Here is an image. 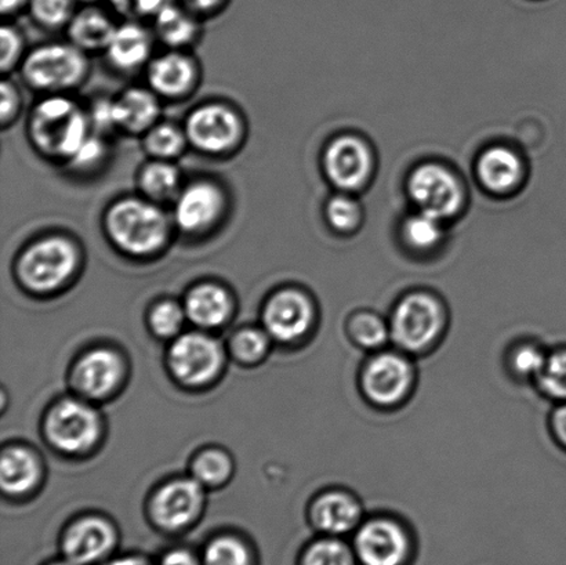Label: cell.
<instances>
[{
    "mask_svg": "<svg viewBox=\"0 0 566 565\" xmlns=\"http://www.w3.org/2000/svg\"><path fill=\"white\" fill-rule=\"evenodd\" d=\"M476 171L488 190L507 192L518 185L523 176V165L510 149L493 147L481 155Z\"/></svg>",
    "mask_w": 566,
    "mask_h": 565,
    "instance_id": "obj_24",
    "label": "cell"
},
{
    "mask_svg": "<svg viewBox=\"0 0 566 565\" xmlns=\"http://www.w3.org/2000/svg\"><path fill=\"white\" fill-rule=\"evenodd\" d=\"M151 91L166 98H180L198 80V66L190 55L170 52L154 59L148 65Z\"/></svg>",
    "mask_w": 566,
    "mask_h": 565,
    "instance_id": "obj_18",
    "label": "cell"
},
{
    "mask_svg": "<svg viewBox=\"0 0 566 565\" xmlns=\"http://www.w3.org/2000/svg\"><path fill=\"white\" fill-rule=\"evenodd\" d=\"M201 565H253V558L241 540L226 535L205 547Z\"/></svg>",
    "mask_w": 566,
    "mask_h": 565,
    "instance_id": "obj_31",
    "label": "cell"
},
{
    "mask_svg": "<svg viewBox=\"0 0 566 565\" xmlns=\"http://www.w3.org/2000/svg\"><path fill=\"white\" fill-rule=\"evenodd\" d=\"M81 253L76 243L64 236L43 237L21 253L17 274L28 290H59L75 274Z\"/></svg>",
    "mask_w": 566,
    "mask_h": 565,
    "instance_id": "obj_3",
    "label": "cell"
},
{
    "mask_svg": "<svg viewBox=\"0 0 566 565\" xmlns=\"http://www.w3.org/2000/svg\"><path fill=\"white\" fill-rule=\"evenodd\" d=\"M441 221L424 212L412 216L403 224L405 241L410 248L418 249V251H429L441 241Z\"/></svg>",
    "mask_w": 566,
    "mask_h": 565,
    "instance_id": "obj_32",
    "label": "cell"
},
{
    "mask_svg": "<svg viewBox=\"0 0 566 565\" xmlns=\"http://www.w3.org/2000/svg\"><path fill=\"white\" fill-rule=\"evenodd\" d=\"M66 27H69L71 43L85 53L107 50L116 28H118L107 13L93 4L75 11Z\"/></svg>",
    "mask_w": 566,
    "mask_h": 565,
    "instance_id": "obj_22",
    "label": "cell"
},
{
    "mask_svg": "<svg viewBox=\"0 0 566 565\" xmlns=\"http://www.w3.org/2000/svg\"><path fill=\"white\" fill-rule=\"evenodd\" d=\"M552 426L557 440L566 447V402L554 411Z\"/></svg>",
    "mask_w": 566,
    "mask_h": 565,
    "instance_id": "obj_45",
    "label": "cell"
},
{
    "mask_svg": "<svg viewBox=\"0 0 566 565\" xmlns=\"http://www.w3.org/2000/svg\"><path fill=\"white\" fill-rule=\"evenodd\" d=\"M443 325L446 313L440 301L427 293H412L394 308L390 335L401 350L420 353L441 336Z\"/></svg>",
    "mask_w": 566,
    "mask_h": 565,
    "instance_id": "obj_5",
    "label": "cell"
},
{
    "mask_svg": "<svg viewBox=\"0 0 566 565\" xmlns=\"http://www.w3.org/2000/svg\"><path fill=\"white\" fill-rule=\"evenodd\" d=\"M203 505L202 484L196 479L171 481L154 496L153 516L166 531H180L199 516Z\"/></svg>",
    "mask_w": 566,
    "mask_h": 565,
    "instance_id": "obj_13",
    "label": "cell"
},
{
    "mask_svg": "<svg viewBox=\"0 0 566 565\" xmlns=\"http://www.w3.org/2000/svg\"><path fill=\"white\" fill-rule=\"evenodd\" d=\"M138 187L144 198L153 202H165L177 198L181 191V174L171 160L154 159L143 166L138 175Z\"/></svg>",
    "mask_w": 566,
    "mask_h": 565,
    "instance_id": "obj_27",
    "label": "cell"
},
{
    "mask_svg": "<svg viewBox=\"0 0 566 565\" xmlns=\"http://www.w3.org/2000/svg\"><path fill=\"white\" fill-rule=\"evenodd\" d=\"M349 336L355 345L366 350H377L390 339V325L379 315L370 312H360L353 315L348 323Z\"/></svg>",
    "mask_w": 566,
    "mask_h": 565,
    "instance_id": "obj_30",
    "label": "cell"
},
{
    "mask_svg": "<svg viewBox=\"0 0 566 565\" xmlns=\"http://www.w3.org/2000/svg\"><path fill=\"white\" fill-rule=\"evenodd\" d=\"M296 565H358L352 544L340 536L324 535L311 541Z\"/></svg>",
    "mask_w": 566,
    "mask_h": 565,
    "instance_id": "obj_28",
    "label": "cell"
},
{
    "mask_svg": "<svg viewBox=\"0 0 566 565\" xmlns=\"http://www.w3.org/2000/svg\"><path fill=\"white\" fill-rule=\"evenodd\" d=\"M113 114L116 129L142 135L158 124L160 105L157 93L143 87L127 88L113 100Z\"/></svg>",
    "mask_w": 566,
    "mask_h": 565,
    "instance_id": "obj_20",
    "label": "cell"
},
{
    "mask_svg": "<svg viewBox=\"0 0 566 565\" xmlns=\"http://www.w3.org/2000/svg\"><path fill=\"white\" fill-rule=\"evenodd\" d=\"M185 132L188 144L199 153L224 155L241 143L243 122L229 105L205 104L187 116Z\"/></svg>",
    "mask_w": 566,
    "mask_h": 565,
    "instance_id": "obj_7",
    "label": "cell"
},
{
    "mask_svg": "<svg viewBox=\"0 0 566 565\" xmlns=\"http://www.w3.org/2000/svg\"><path fill=\"white\" fill-rule=\"evenodd\" d=\"M232 308L229 292L219 285L203 284L193 287L186 299V315L193 324L214 328L224 324Z\"/></svg>",
    "mask_w": 566,
    "mask_h": 565,
    "instance_id": "obj_23",
    "label": "cell"
},
{
    "mask_svg": "<svg viewBox=\"0 0 566 565\" xmlns=\"http://www.w3.org/2000/svg\"><path fill=\"white\" fill-rule=\"evenodd\" d=\"M409 196L420 212L443 220L452 218L463 205L459 180L443 166L421 165L409 179Z\"/></svg>",
    "mask_w": 566,
    "mask_h": 565,
    "instance_id": "obj_10",
    "label": "cell"
},
{
    "mask_svg": "<svg viewBox=\"0 0 566 565\" xmlns=\"http://www.w3.org/2000/svg\"><path fill=\"white\" fill-rule=\"evenodd\" d=\"M91 115L69 97L55 94L32 109L28 133L44 157L70 163L92 135Z\"/></svg>",
    "mask_w": 566,
    "mask_h": 565,
    "instance_id": "obj_1",
    "label": "cell"
},
{
    "mask_svg": "<svg viewBox=\"0 0 566 565\" xmlns=\"http://www.w3.org/2000/svg\"><path fill=\"white\" fill-rule=\"evenodd\" d=\"M155 20V32L160 41L169 48L181 49L190 46L199 36V22L197 15L192 14L180 3L171 2L165 6Z\"/></svg>",
    "mask_w": 566,
    "mask_h": 565,
    "instance_id": "obj_25",
    "label": "cell"
},
{
    "mask_svg": "<svg viewBox=\"0 0 566 565\" xmlns=\"http://www.w3.org/2000/svg\"><path fill=\"white\" fill-rule=\"evenodd\" d=\"M41 468L36 458L24 448H10L4 451L0 463V484L10 495H21L36 484Z\"/></svg>",
    "mask_w": 566,
    "mask_h": 565,
    "instance_id": "obj_26",
    "label": "cell"
},
{
    "mask_svg": "<svg viewBox=\"0 0 566 565\" xmlns=\"http://www.w3.org/2000/svg\"><path fill=\"white\" fill-rule=\"evenodd\" d=\"M185 312L174 302L159 303L151 314V326L155 334L164 337H170L179 334L182 324H185Z\"/></svg>",
    "mask_w": 566,
    "mask_h": 565,
    "instance_id": "obj_38",
    "label": "cell"
},
{
    "mask_svg": "<svg viewBox=\"0 0 566 565\" xmlns=\"http://www.w3.org/2000/svg\"><path fill=\"white\" fill-rule=\"evenodd\" d=\"M109 241L130 257H151L169 241L171 224L157 202L147 198H122L104 216Z\"/></svg>",
    "mask_w": 566,
    "mask_h": 565,
    "instance_id": "obj_2",
    "label": "cell"
},
{
    "mask_svg": "<svg viewBox=\"0 0 566 565\" xmlns=\"http://www.w3.org/2000/svg\"><path fill=\"white\" fill-rule=\"evenodd\" d=\"M537 381L548 397L566 402V350H558L547 357Z\"/></svg>",
    "mask_w": 566,
    "mask_h": 565,
    "instance_id": "obj_35",
    "label": "cell"
},
{
    "mask_svg": "<svg viewBox=\"0 0 566 565\" xmlns=\"http://www.w3.org/2000/svg\"><path fill=\"white\" fill-rule=\"evenodd\" d=\"M28 10L36 24L54 30L69 25L75 14V0H30Z\"/></svg>",
    "mask_w": 566,
    "mask_h": 565,
    "instance_id": "obj_33",
    "label": "cell"
},
{
    "mask_svg": "<svg viewBox=\"0 0 566 565\" xmlns=\"http://www.w3.org/2000/svg\"><path fill=\"white\" fill-rule=\"evenodd\" d=\"M81 2H83V3H88V4H93V3L98 2V0H81Z\"/></svg>",
    "mask_w": 566,
    "mask_h": 565,
    "instance_id": "obj_50",
    "label": "cell"
},
{
    "mask_svg": "<svg viewBox=\"0 0 566 565\" xmlns=\"http://www.w3.org/2000/svg\"><path fill=\"white\" fill-rule=\"evenodd\" d=\"M313 522L321 533L342 538L363 524V508L347 492H326L314 503Z\"/></svg>",
    "mask_w": 566,
    "mask_h": 565,
    "instance_id": "obj_19",
    "label": "cell"
},
{
    "mask_svg": "<svg viewBox=\"0 0 566 565\" xmlns=\"http://www.w3.org/2000/svg\"><path fill=\"white\" fill-rule=\"evenodd\" d=\"M22 49H24V42H22L20 31L4 24L0 30V69L3 74L20 63Z\"/></svg>",
    "mask_w": 566,
    "mask_h": 565,
    "instance_id": "obj_40",
    "label": "cell"
},
{
    "mask_svg": "<svg viewBox=\"0 0 566 565\" xmlns=\"http://www.w3.org/2000/svg\"><path fill=\"white\" fill-rule=\"evenodd\" d=\"M28 2L30 0H2V13L6 14H15L17 11H20L24 6L28 8Z\"/></svg>",
    "mask_w": 566,
    "mask_h": 565,
    "instance_id": "obj_47",
    "label": "cell"
},
{
    "mask_svg": "<svg viewBox=\"0 0 566 565\" xmlns=\"http://www.w3.org/2000/svg\"><path fill=\"white\" fill-rule=\"evenodd\" d=\"M98 565H154L147 557L140 555H126L111 558Z\"/></svg>",
    "mask_w": 566,
    "mask_h": 565,
    "instance_id": "obj_46",
    "label": "cell"
},
{
    "mask_svg": "<svg viewBox=\"0 0 566 565\" xmlns=\"http://www.w3.org/2000/svg\"><path fill=\"white\" fill-rule=\"evenodd\" d=\"M223 350L218 341L202 334L180 336L170 348L174 374L187 385L208 384L223 367Z\"/></svg>",
    "mask_w": 566,
    "mask_h": 565,
    "instance_id": "obj_11",
    "label": "cell"
},
{
    "mask_svg": "<svg viewBox=\"0 0 566 565\" xmlns=\"http://www.w3.org/2000/svg\"><path fill=\"white\" fill-rule=\"evenodd\" d=\"M352 546L358 565H410L416 540L402 523L391 517H371L359 525Z\"/></svg>",
    "mask_w": 566,
    "mask_h": 565,
    "instance_id": "obj_6",
    "label": "cell"
},
{
    "mask_svg": "<svg viewBox=\"0 0 566 565\" xmlns=\"http://www.w3.org/2000/svg\"><path fill=\"white\" fill-rule=\"evenodd\" d=\"M151 50L153 38L146 28L129 21L116 28L105 53L114 69L133 71L147 63Z\"/></svg>",
    "mask_w": 566,
    "mask_h": 565,
    "instance_id": "obj_21",
    "label": "cell"
},
{
    "mask_svg": "<svg viewBox=\"0 0 566 565\" xmlns=\"http://www.w3.org/2000/svg\"><path fill=\"white\" fill-rule=\"evenodd\" d=\"M48 565H76V564L71 563V562L66 561V558H64V561L53 562Z\"/></svg>",
    "mask_w": 566,
    "mask_h": 565,
    "instance_id": "obj_49",
    "label": "cell"
},
{
    "mask_svg": "<svg viewBox=\"0 0 566 565\" xmlns=\"http://www.w3.org/2000/svg\"><path fill=\"white\" fill-rule=\"evenodd\" d=\"M46 433L59 450L80 453L96 444L102 435V422L96 409L85 402L65 398L49 412Z\"/></svg>",
    "mask_w": 566,
    "mask_h": 565,
    "instance_id": "obj_8",
    "label": "cell"
},
{
    "mask_svg": "<svg viewBox=\"0 0 566 565\" xmlns=\"http://www.w3.org/2000/svg\"><path fill=\"white\" fill-rule=\"evenodd\" d=\"M116 11L122 14L132 15L133 0H109Z\"/></svg>",
    "mask_w": 566,
    "mask_h": 565,
    "instance_id": "obj_48",
    "label": "cell"
},
{
    "mask_svg": "<svg viewBox=\"0 0 566 565\" xmlns=\"http://www.w3.org/2000/svg\"><path fill=\"white\" fill-rule=\"evenodd\" d=\"M21 74L35 91L61 93L86 80L88 61L75 44L48 43L22 60Z\"/></svg>",
    "mask_w": 566,
    "mask_h": 565,
    "instance_id": "obj_4",
    "label": "cell"
},
{
    "mask_svg": "<svg viewBox=\"0 0 566 565\" xmlns=\"http://www.w3.org/2000/svg\"><path fill=\"white\" fill-rule=\"evenodd\" d=\"M329 180L342 190L353 191L365 185L371 169L368 147L358 138L344 136L327 147L324 158Z\"/></svg>",
    "mask_w": 566,
    "mask_h": 565,
    "instance_id": "obj_16",
    "label": "cell"
},
{
    "mask_svg": "<svg viewBox=\"0 0 566 565\" xmlns=\"http://www.w3.org/2000/svg\"><path fill=\"white\" fill-rule=\"evenodd\" d=\"M314 320L310 299L297 290H282L264 308V325L270 336L280 342H294L307 334Z\"/></svg>",
    "mask_w": 566,
    "mask_h": 565,
    "instance_id": "obj_14",
    "label": "cell"
},
{
    "mask_svg": "<svg viewBox=\"0 0 566 565\" xmlns=\"http://www.w3.org/2000/svg\"><path fill=\"white\" fill-rule=\"evenodd\" d=\"M124 363L108 348H97L85 354L76 364L74 380L77 390L91 398L109 395L120 384Z\"/></svg>",
    "mask_w": 566,
    "mask_h": 565,
    "instance_id": "obj_17",
    "label": "cell"
},
{
    "mask_svg": "<svg viewBox=\"0 0 566 565\" xmlns=\"http://www.w3.org/2000/svg\"><path fill=\"white\" fill-rule=\"evenodd\" d=\"M234 352L245 362H256L269 350L268 335L258 329H245L235 336Z\"/></svg>",
    "mask_w": 566,
    "mask_h": 565,
    "instance_id": "obj_39",
    "label": "cell"
},
{
    "mask_svg": "<svg viewBox=\"0 0 566 565\" xmlns=\"http://www.w3.org/2000/svg\"><path fill=\"white\" fill-rule=\"evenodd\" d=\"M116 545V533L107 520L91 517L72 524L63 538L64 558L76 565L105 562Z\"/></svg>",
    "mask_w": 566,
    "mask_h": 565,
    "instance_id": "obj_15",
    "label": "cell"
},
{
    "mask_svg": "<svg viewBox=\"0 0 566 565\" xmlns=\"http://www.w3.org/2000/svg\"><path fill=\"white\" fill-rule=\"evenodd\" d=\"M413 380V368L407 357L382 352L365 365L360 385L370 402L379 407H394L409 396Z\"/></svg>",
    "mask_w": 566,
    "mask_h": 565,
    "instance_id": "obj_9",
    "label": "cell"
},
{
    "mask_svg": "<svg viewBox=\"0 0 566 565\" xmlns=\"http://www.w3.org/2000/svg\"><path fill=\"white\" fill-rule=\"evenodd\" d=\"M547 357L541 347L524 345L515 348L512 356V368L521 378H536L545 368Z\"/></svg>",
    "mask_w": 566,
    "mask_h": 565,
    "instance_id": "obj_37",
    "label": "cell"
},
{
    "mask_svg": "<svg viewBox=\"0 0 566 565\" xmlns=\"http://www.w3.org/2000/svg\"><path fill=\"white\" fill-rule=\"evenodd\" d=\"M107 155V144H105L102 137H97L92 133L87 140L83 143L80 151L70 160V164L81 170H91L102 165Z\"/></svg>",
    "mask_w": 566,
    "mask_h": 565,
    "instance_id": "obj_41",
    "label": "cell"
},
{
    "mask_svg": "<svg viewBox=\"0 0 566 565\" xmlns=\"http://www.w3.org/2000/svg\"><path fill=\"white\" fill-rule=\"evenodd\" d=\"M327 220L337 231H352L358 226L360 208L354 199L338 196L332 198L326 208Z\"/></svg>",
    "mask_w": 566,
    "mask_h": 565,
    "instance_id": "obj_36",
    "label": "cell"
},
{
    "mask_svg": "<svg viewBox=\"0 0 566 565\" xmlns=\"http://www.w3.org/2000/svg\"><path fill=\"white\" fill-rule=\"evenodd\" d=\"M177 2L198 17L218 13L229 0H177Z\"/></svg>",
    "mask_w": 566,
    "mask_h": 565,
    "instance_id": "obj_43",
    "label": "cell"
},
{
    "mask_svg": "<svg viewBox=\"0 0 566 565\" xmlns=\"http://www.w3.org/2000/svg\"><path fill=\"white\" fill-rule=\"evenodd\" d=\"M0 122L6 127L17 119L21 109V94L19 87L13 82L3 80L2 86H0Z\"/></svg>",
    "mask_w": 566,
    "mask_h": 565,
    "instance_id": "obj_42",
    "label": "cell"
},
{
    "mask_svg": "<svg viewBox=\"0 0 566 565\" xmlns=\"http://www.w3.org/2000/svg\"><path fill=\"white\" fill-rule=\"evenodd\" d=\"M231 459L220 451L203 452L193 462V478L202 485H218L231 474Z\"/></svg>",
    "mask_w": 566,
    "mask_h": 565,
    "instance_id": "obj_34",
    "label": "cell"
},
{
    "mask_svg": "<svg viewBox=\"0 0 566 565\" xmlns=\"http://www.w3.org/2000/svg\"><path fill=\"white\" fill-rule=\"evenodd\" d=\"M227 199L221 187L197 180L181 188L176 198L175 223L186 234H203L219 223Z\"/></svg>",
    "mask_w": 566,
    "mask_h": 565,
    "instance_id": "obj_12",
    "label": "cell"
},
{
    "mask_svg": "<svg viewBox=\"0 0 566 565\" xmlns=\"http://www.w3.org/2000/svg\"><path fill=\"white\" fill-rule=\"evenodd\" d=\"M144 149L154 159L171 160L180 157L188 146L185 129L169 122H158L144 133Z\"/></svg>",
    "mask_w": 566,
    "mask_h": 565,
    "instance_id": "obj_29",
    "label": "cell"
},
{
    "mask_svg": "<svg viewBox=\"0 0 566 565\" xmlns=\"http://www.w3.org/2000/svg\"><path fill=\"white\" fill-rule=\"evenodd\" d=\"M158 565H201V561L188 551H171L166 553Z\"/></svg>",
    "mask_w": 566,
    "mask_h": 565,
    "instance_id": "obj_44",
    "label": "cell"
}]
</instances>
